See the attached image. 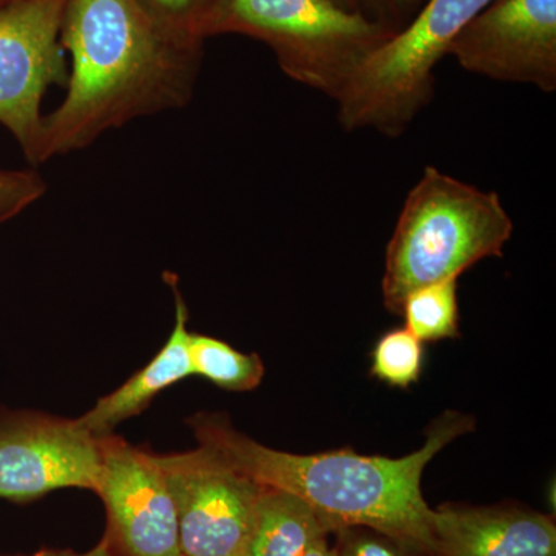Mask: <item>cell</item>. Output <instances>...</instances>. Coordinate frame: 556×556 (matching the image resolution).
Here are the masks:
<instances>
[{"label":"cell","mask_w":556,"mask_h":556,"mask_svg":"<svg viewBox=\"0 0 556 556\" xmlns=\"http://www.w3.org/2000/svg\"><path fill=\"white\" fill-rule=\"evenodd\" d=\"M35 556H116L115 552H113L112 546H110L109 541L105 540L104 543H101L100 546L93 548V551L86 552V554H75V552L70 551H43L39 552Z\"/></svg>","instance_id":"44dd1931"},{"label":"cell","mask_w":556,"mask_h":556,"mask_svg":"<svg viewBox=\"0 0 556 556\" xmlns=\"http://www.w3.org/2000/svg\"><path fill=\"white\" fill-rule=\"evenodd\" d=\"M47 192V181L36 170L0 169V223L17 217Z\"/></svg>","instance_id":"d6986e66"},{"label":"cell","mask_w":556,"mask_h":556,"mask_svg":"<svg viewBox=\"0 0 556 556\" xmlns=\"http://www.w3.org/2000/svg\"><path fill=\"white\" fill-rule=\"evenodd\" d=\"M367 2L379 14V22L388 25L391 30L397 31L399 22H404L413 13H416L426 0H361Z\"/></svg>","instance_id":"ffe728a7"},{"label":"cell","mask_w":556,"mask_h":556,"mask_svg":"<svg viewBox=\"0 0 556 556\" xmlns=\"http://www.w3.org/2000/svg\"><path fill=\"white\" fill-rule=\"evenodd\" d=\"M332 533L334 556H427L368 527H340Z\"/></svg>","instance_id":"ac0fdd59"},{"label":"cell","mask_w":556,"mask_h":556,"mask_svg":"<svg viewBox=\"0 0 556 556\" xmlns=\"http://www.w3.org/2000/svg\"><path fill=\"white\" fill-rule=\"evenodd\" d=\"M97 493L108 508L109 544L123 556H181L177 506L155 455L101 438Z\"/></svg>","instance_id":"30bf717a"},{"label":"cell","mask_w":556,"mask_h":556,"mask_svg":"<svg viewBox=\"0 0 556 556\" xmlns=\"http://www.w3.org/2000/svg\"><path fill=\"white\" fill-rule=\"evenodd\" d=\"M514 222L500 197L427 167L409 190L387 248L382 294L401 314L409 292L503 257Z\"/></svg>","instance_id":"3957f363"},{"label":"cell","mask_w":556,"mask_h":556,"mask_svg":"<svg viewBox=\"0 0 556 556\" xmlns=\"http://www.w3.org/2000/svg\"><path fill=\"white\" fill-rule=\"evenodd\" d=\"M433 556H556L554 518L514 506H455L431 514Z\"/></svg>","instance_id":"8fae6325"},{"label":"cell","mask_w":556,"mask_h":556,"mask_svg":"<svg viewBox=\"0 0 556 556\" xmlns=\"http://www.w3.org/2000/svg\"><path fill=\"white\" fill-rule=\"evenodd\" d=\"M61 43L67 91L43 118L40 164L192 100L203 46L161 28L138 0H68Z\"/></svg>","instance_id":"6da1fadb"},{"label":"cell","mask_w":556,"mask_h":556,"mask_svg":"<svg viewBox=\"0 0 556 556\" xmlns=\"http://www.w3.org/2000/svg\"><path fill=\"white\" fill-rule=\"evenodd\" d=\"M200 447L260 485L283 490L316 510L332 532L340 527H368L420 554L433 556L431 514L420 481L428 463L456 438L473 430V417L445 412L427 431L422 447L404 457L358 455L334 450L295 455L258 444L233 430L219 415L190 419Z\"/></svg>","instance_id":"7a4b0ae2"},{"label":"cell","mask_w":556,"mask_h":556,"mask_svg":"<svg viewBox=\"0 0 556 556\" xmlns=\"http://www.w3.org/2000/svg\"><path fill=\"white\" fill-rule=\"evenodd\" d=\"M475 75L556 89V0H493L450 43Z\"/></svg>","instance_id":"9c48e42d"},{"label":"cell","mask_w":556,"mask_h":556,"mask_svg":"<svg viewBox=\"0 0 556 556\" xmlns=\"http://www.w3.org/2000/svg\"><path fill=\"white\" fill-rule=\"evenodd\" d=\"M0 556H2V555H0Z\"/></svg>","instance_id":"d4e9b609"},{"label":"cell","mask_w":556,"mask_h":556,"mask_svg":"<svg viewBox=\"0 0 556 556\" xmlns=\"http://www.w3.org/2000/svg\"><path fill=\"white\" fill-rule=\"evenodd\" d=\"M150 17L175 38L201 43L222 0H138Z\"/></svg>","instance_id":"e0dca14e"},{"label":"cell","mask_w":556,"mask_h":556,"mask_svg":"<svg viewBox=\"0 0 556 556\" xmlns=\"http://www.w3.org/2000/svg\"><path fill=\"white\" fill-rule=\"evenodd\" d=\"M16 2H20V0H0V11L9 9V7Z\"/></svg>","instance_id":"cb8c5ba5"},{"label":"cell","mask_w":556,"mask_h":556,"mask_svg":"<svg viewBox=\"0 0 556 556\" xmlns=\"http://www.w3.org/2000/svg\"><path fill=\"white\" fill-rule=\"evenodd\" d=\"M68 0H20L0 11V124L33 166L40 164L42 101L67 84L61 43Z\"/></svg>","instance_id":"8992f818"},{"label":"cell","mask_w":556,"mask_h":556,"mask_svg":"<svg viewBox=\"0 0 556 556\" xmlns=\"http://www.w3.org/2000/svg\"><path fill=\"white\" fill-rule=\"evenodd\" d=\"M303 556H334V552L328 544V536H320L311 544Z\"/></svg>","instance_id":"7402d4cb"},{"label":"cell","mask_w":556,"mask_h":556,"mask_svg":"<svg viewBox=\"0 0 556 556\" xmlns=\"http://www.w3.org/2000/svg\"><path fill=\"white\" fill-rule=\"evenodd\" d=\"M394 33L362 11L343 10L329 0H222L207 38L262 40L289 78L336 101L362 62Z\"/></svg>","instance_id":"277c9868"},{"label":"cell","mask_w":556,"mask_h":556,"mask_svg":"<svg viewBox=\"0 0 556 556\" xmlns=\"http://www.w3.org/2000/svg\"><path fill=\"white\" fill-rule=\"evenodd\" d=\"M424 342L407 328L387 331L371 354V375L390 387L408 388L422 375Z\"/></svg>","instance_id":"2e32d148"},{"label":"cell","mask_w":556,"mask_h":556,"mask_svg":"<svg viewBox=\"0 0 556 556\" xmlns=\"http://www.w3.org/2000/svg\"><path fill=\"white\" fill-rule=\"evenodd\" d=\"M405 328L420 342L459 338L457 278L409 292L402 303Z\"/></svg>","instance_id":"9a60e30c"},{"label":"cell","mask_w":556,"mask_h":556,"mask_svg":"<svg viewBox=\"0 0 556 556\" xmlns=\"http://www.w3.org/2000/svg\"><path fill=\"white\" fill-rule=\"evenodd\" d=\"M189 356L193 375L230 391H251L262 383L265 365L258 354H243L229 343L190 332Z\"/></svg>","instance_id":"5bb4252c"},{"label":"cell","mask_w":556,"mask_h":556,"mask_svg":"<svg viewBox=\"0 0 556 556\" xmlns=\"http://www.w3.org/2000/svg\"><path fill=\"white\" fill-rule=\"evenodd\" d=\"M170 287L174 289L177 316L169 340L134 378L109 396L101 397L90 412L79 417V422L93 437H109L121 422L144 412L161 391L193 375L189 356L188 306L177 287V277L170 281Z\"/></svg>","instance_id":"7c38bea8"},{"label":"cell","mask_w":556,"mask_h":556,"mask_svg":"<svg viewBox=\"0 0 556 556\" xmlns=\"http://www.w3.org/2000/svg\"><path fill=\"white\" fill-rule=\"evenodd\" d=\"M493 0H426L407 27L362 62L338 102L346 130L372 129L387 137L404 134L434 89V67L450 43Z\"/></svg>","instance_id":"5b68a950"},{"label":"cell","mask_w":556,"mask_h":556,"mask_svg":"<svg viewBox=\"0 0 556 556\" xmlns=\"http://www.w3.org/2000/svg\"><path fill=\"white\" fill-rule=\"evenodd\" d=\"M155 459L177 506L181 556H244L263 485L204 447Z\"/></svg>","instance_id":"52a82bcc"},{"label":"cell","mask_w":556,"mask_h":556,"mask_svg":"<svg viewBox=\"0 0 556 556\" xmlns=\"http://www.w3.org/2000/svg\"><path fill=\"white\" fill-rule=\"evenodd\" d=\"M329 2L334 3V5L343 10L361 11V0H329Z\"/></svg>","instance_id":"603a6c76"},{"label":"cell","mask_w":556,"mask_h":556,"mask_svg":"<svg viewBox=\"0 0 556 556\" xmlns=\"http://www.w3.org/2000/svg\"><path fill=\"white\" fill-rule=\"evenodd\" d=\"M332 527L300 497L263 485L244 556H303Z\"/></svg>","instance_id":"4fadbf2b"},{"label":"cell","mask_w":556,"mask_h":556,"mask_svg":"<svg viewBox=\"0 0 556 556\" xmlns=\"http://www.w3.org/2000/svg\"><path fill=\"white\" fill-rule=\"evenodd\" d=\"M101 473V438L78 419L0 413L2 500L25 503L70 486L97 492Z\"/></svg>","instance_id":"ba28073f"}]
</instances>
